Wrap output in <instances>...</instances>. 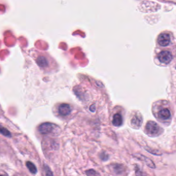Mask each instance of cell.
<instances>
[{"label": "cell", "instance_id": "1", "mask_svg": "<svg viewBox=\"0 0 176 176\" xmlns=\"http://www.w3.org/2000/svg\"><path fill=\"white\" fill-rule=\"evenodd\" d=\"M146 131L147 134L155 136H159L162 132V129L157 122L153 121H149L146 125Z\"/></svg>", "mask_w": 176, "mask_h": 176}, {"label": "cell", "instance_id": "2", "mask_svg": "<svg viewBox=\"0 0 176 176\" xmlns=\"http://www.w3.org/2000/svg\"><path fill=\"white\" fill-rule=\"evenodd\" d=\"M157 58L161 63L168 64L171 62L173 59L172 53L168 51H162L158 54Z\"/></svg>", "mask_w": 176, "mask_h": 176}, {"label": "cell", "instance_id": "3", "mask_svg": "<svg viewBox=\"0 0 176 176\" xmlns=\"http://www.w3.org/2000/svg\"><path fill=\"white\" fill-rule=\"evenodd\" d=\"M36 61L37 65L42 68H47L49 65V60L45 54H38Z\"/></svg>", "mask_w": 176, "mask_h": 176}, {"label": "cell", "instance_id": "4", "mask_svg": "<svg viewBox=\"0 0 176 176\" xmlns=\"http://www.w3.org/2000/svg\"><path fill=\"white\" fill-rule=\"evenodd\" d=\"M54 129V125L49 122H45L38 127V131L42 134H48L51 133Z\"/></svg>", "mask_w": 176, "mask_h": 176}, {"label": "cell", "instance_id": "5", "mask_svg": "<svg viewBox=\"0 0 176 176\" xmlns=\"http://www.w3.org/2000/svg\"><path fill=\"white\" fill-rule=\"evenodd\" d=\"M157 42L162 47H166L170 43V36L168 34H161L158 37Z\"/></svg>", "mask_w": 176, "mask_h": 176}, {"label": "cell", "instance_id": "6", "mask_svg": "<svg viewBox=\"0 0 176 176\" xmlns=\"http://www.w3.org/2000/svg\"><path fill=\"white\" fill-rule=\"evenodd\" d=\"M143 122V118L141 114H137L134 115L131 120V125L135 129H138L141 127Z\"/></svg>", "mask_w": 176, "mask_h": 176}, {"label": "cell", "instance_id": "7", "mask_svg": "<svg viewBox=\"0 0 176 176\" xmlns=\"http://www.w3.org/2000/svg\"><path fill=\"white\" fill-rule=\"evenodd\" d=\"M71 111L70 105L68 104H61L58 108V113L63 116H66L69 115Z\"/></svg>", "mask_w": 176, "mask_h": 176}, {"label": "cell", "instance_id": "8", "mask_svg": "<svg viewBox=\"0 0 176 176\" xmlns=\"http://www.w3.org/2000/svg\"><path fill=\"white\" fill-rule=\"evenodd\" d=\"M159 118L161 120H167L171 117V113L169 110L167 108H163L158 113Z\"/></svg>", "mask_w": 176, "mask_h": 176}, {"label": "cell", "instance_id": "9", "mask_svg": "<svg viewBox=\"0 0 176 176\" xmlns=\"http://www.w3.org/2000/svg\"><path fill=\"white\" fill-rule=\"evenodd\" d=\"M123 120L121 115L119 113L115 114L113 116L112 124L115 127H120L122 125Z\"/></svg>", "mask_w": 176, "mask_h": 176}, {"label": "cell", "instance_id": "10", "mask_svg": "<svg viewBox=\"0 0 176 176\" xmlns=\"http://www.w3.org/2000/svg\"><path fill=\"white\" fill-rule=\"evenodd\" d=\"M135 157H137V158H139L140 159H141V160H143L145 162L146 164L147 165L150 167V168H156V166L154 165V163L152 161V160H150V159H149L147 157H146L145 156H142V155H141V154H137V156H136V154H135Z\"/></svg>", "mask_w": 176, "mask_h": 176}, {"label": "cell", "instance_id": "11", "mask_svg": "<svg viewBox=\"0 0 176 176\" xmlns=\"http://www.w3.org/2000/svg\"><path fill=\"white\" fill-rule=\"evenodd\" d=\"M26 166L30 173L33 174H36L37 173V169L36 167L32 162L30 161L27 162L26 163Z\"/></svg>", "mask_w": 176, "mask_h": 176}, {"label": "cell", "instance_id": "12", "mask_svg": "<svg viewBox=\"0 0 176 176\" xmlns=\"http://www.w3.org/2000/svg\"><path fill=\"white\" fill-rule=\"evenodd\" d=\"M1 133L2 134H3V136H5L9 137L12 136L10 132L8 129H6V128H1Z\"/></svg>", "mask_w": 176, "mask_h": 176}, {"label": "cell", "instance_id": "13", "mask_svg": "<svg viewBox=\"0 0 176 176\" xmlns=\"http://www.w3.org/2000/svg\"><path fill=\"white\" fill-rule=\"evenodd\" d=\"M86 174H88V175H96V172L93 169H90L86 172Z\"/></svg>", "mask_w": 176, "mask_h": 176}, {"label": "cell", "instance_id": "14", "mask_svg": "<svg viewBox=\"0 0 176 176\" xmlns=\"http://www.w3.org/2000/svg\"><path fill=\"white\" fill-rule=\"evenodd\" d=\"M95 109H96V108H95V106L94 105H92V106L90 107V110L92 111V112H94L95 111Z\"/></svg>", "mask_w": 176, "mask_h": 176}, {"label": "cell", "instance_id": "15", "mask_svg": "<svg viewBox=\"0 0 176 176\" xmlns=\"http://www.w3.org/2000/svg\"></svg>", "mask_w": 176, "mask_h": 176}]
</instances>
